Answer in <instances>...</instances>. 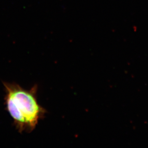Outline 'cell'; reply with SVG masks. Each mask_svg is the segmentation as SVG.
Wrapping results in <instances>:
<instances>
[{
  "instance_id": "cell-1",
  "label": "cell",
  "mask_w": 148,
  "mask_h": 148,
  "mask_svg": "<svg viewBox=\"0 0 148 148\" xmlns=\"http://www.w3.org/2000/svg\"><path fill=\"white\" fill-rule=\"evenodd\" d=\"M5 95V104L19 133H30L47 113L38 102L36 84L30 89L23 88L16 82H3Z\"/></svg>"
}]
</instances>
